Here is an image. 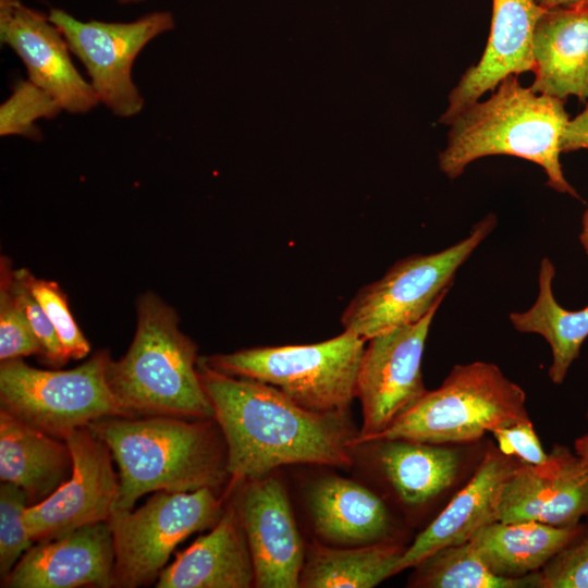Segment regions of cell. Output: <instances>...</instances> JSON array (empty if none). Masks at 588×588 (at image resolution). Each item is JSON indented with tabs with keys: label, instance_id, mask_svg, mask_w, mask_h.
I'll return each mask as SVG.
<instances>
[{
	"label": "cell",
	"instance_id": "cell-23",
	"mask_svg": "<svg viewBox=\"0 0 588 588\" xmlns=\"http://www.w3.org/2000/svg\"><path fill=\"white\" fill-rule=\"evenodd\" d=\"M72 468V454L63 439L0 409V479L23 489L28 505L47 499L70 478Z\"/></svg>",
	"mask_w": 588,
	"mask_h": 588
},
{
	"label": "cell",
	"instance_id": "cell-12",
	"mask_svg": "<svg viewBox=\"0 0 588 588\" xmlns=\"http://www.w3.org/2000/svg\"><path fill=\"white\" fill-rule=\"evenodd\" d=\"M68 443L73 468L70 478L44 501L24 510L34 542L63 537L85 525L109 520L119 490L107 444L89 427L71 431Z\"/></svg>",
	"mask_w": 588,
	"mask_h": 588
},
{
	"label": "cell",
	"instance_id": "cell-32",
	"mask_svg": "<svg viewBox=\"0 0 588 588\" xmlns=\"http://www.w3.org/2000/svg\"><path fill=\"white\" fill-rule=\"evenodd\" d=\"M537 573L539 588H588V515L579 532Z\"/></svg>",
	"mask_w": 588,
	"mask_h": 588
},
{
	"label": "cell",
	"instance_id": "cell-25",
	"mask_svg": "<svg viewBox=\"0 0 588 588\" xmlns=\"http://www.w3.org/2000/svg\"><path fill=\"white\" fill-rule=\"evenodd\" d=\"M406 547L399 541L360 547L313 542L299 578L303 588H372L396 575Z\"/></svg>",
	"mask_w": 588,
	"mask_h": 588
},
{
	"label": "cell",
	"instance_id": "cell-16",
	"mask_svg": "<svg viewBox=\"0 0 588 588\" xmlns=\"http://www.w3.org/2000/svg\"><path fill=\"white\" fill-rule=\"evenodd\" d=\"M114 542L107 522L32 546L9 575L4 588L114 587Z\"/></svg>",
	"mask_w": 588,
	"mask_h": 588
},
{
	"label": "cell",
	"instance_id": "cell-26",
	"mask_svg": "<svg viewBox=\"0 0 588 588\" xmlns=\"http://www.w3.org/2000/svg\"><path fill=\"white\" fill-rule=\"evenodd\" d=\"M554 275V265L544 257L539 267V291L534 305L525 311L511 313L510 321L519 332L538 333L544 338L552 352L549 378L561 384L588 338V306L580 310L561 307L552 291Z\"/></svg>",
	"mask_w": 588,
	"mask_h": 588
},
{
	"label": "cell",
	"instance_id": "cell-3",
	"mask_svg": "<svg viewBox=\"0 0 588 588\" xmlns=\"http://www.w3.org/2000/svg\"><path fill=\"white\" fill-rule=\"evenodd\" d=\"M568 121L564 101L534 93L510 75L487 100L474 102L452 121L439 155L440 170L454 180L479 158L515 156L540 166L549 187L579 199L560 162Z\"/></svg>",
	"mask_w": 588,
	"mask_h": 588
},
{
	"label": "cell",
	"instance_id": "cell-4",
	"mask_svg": "<svg viewBox=\"0 0 588 588\" xmlns=\"http://www.w3.org/2000/svg\"><path fill=\"white\" fill-rule=\"evenodd\" d=\"M126 354L110 358L107 381L132 416L215 419L198 373L197 346L179 328L175 310L157 294H142Z\"/></svg>",
	"mask_w": 588,
	"mask_h": 588
},
{
	"label": "cell",
	"instance_id": "cell-19",
	"mask_svg": "<svg viewBox=\"0 0 588 588\" xmlns=\"http://www.w3.org/2000/svg\"><path fill=\"white\" fill-rule=\"evenodd\" d=\"M375 466L396 500L408 510L424 509L454 487L467 466L468 444H432L406 439H377ZM363 444V443H362Z\"/></svg>",
	"mask_w": 588,
	"mask_h": 588
},
{
	"label": "cell",
	"instance_id": "cell-9",
	"mask_svg": "<svg viewBox=\"0 0 588 588\" xmlns=\"http://www.w3.org/2000/svg\"><path fill=\"white\" fill-rule=\"evenodd\" d=\"M216 489L157 491L132 512L108 523L114 542V587L137 588L155 580L175 547L195 531L212 528L224 511Z\"/></svg>",
	"mask_w": 588,
	"mask_h": 588
},
{
	"label": "cell",
	"instance_id": "cell-5",
	"mask_svg": "<svg viewBox=\"0 0 588 588\" xmlns=\"http://www.w3.org/2000/svg\"><path fill=\"white\" fill-rule=\"evenodd\" d=\"M524 390L492 363L455 365L441 385L427 391L377 439L432 444H471L487 432L530 420ZM365 443V442H364Z\"/></svg>",
	"mask_w": 588,
	"mask_h": 588
},
{
	"label": "cell",
	"instance_id": "cell-30",
	"mask_svg": "<svg viewBox=\"0 0 588 588\" xmlns=\"http://www.w3.org/2000/svg\"><path fill=\"white\" fill-rule=\"evenodd\" d=\"M62 110L58 101L32 81L19 82L12 95L0 107V134L38 138L34 122L51 119Z\"/></svg>",
	"mask_w": 588,
	"mask_h": 588
},
{
	"label": "cell",
	"instance_id": "cell-13",
	"mask_svg": "<svg viewBox=\"0 0 588 588\" xmlns=\"http://www.w3.org/2000/svg\"><path fill=\"white\" fill-rule=\"evenodd\" d=\"M238 485L233 502L250 550L255 587H299L306 548L282 481L264 476Z\"/></svg>",
	"mask_w": 588,
	"mask_h": 588
},
{
	"label": "cell",
	"instance_id": "cell-21",
	"mask_svg": "<svg viewBox=\"0 0 588 588\" xmlns=\"http://www.w3.org/2000/svg\"><path fill=\"white\" fill-rule=\"evenodd\" d=\"M157 588L255 587L254 564L247 538L234 502L211 530L176 554L163 568Z\"/></svg>",
	"mask_w": 588,
	"mask_h": 588
},
{
	"label": "cell",
	"instance_id": "cell-33",
	"mask_svg": "<svg viewBox=\"0 0 588 588\" xmlns=\"http://www.w3.org/2000/svg\"><path fill=\"white\" fill-rule=\"evenodd\" d=\"M12 283L30 328L40 344L41 357L52 366L65 364L68 359L51 322L20 277L17 269L13 271Z\"/></svg>",
	"mask_w": 588,
	"mask_h": 588
},
{
	"label": "cell",
	"instance_id": "cell-14",
	"mask_svg": "<svg viewBox=\"0 0 588 588\" xmlns=\"http://www.w3.org/2000/svg\"><path fill=\"white\" fill-rule=\"evenodd\" d=\"M588 515V464L569 448L554 444L544 463L518 460L504 486L499 522H539L575 527Z\"/></svg>",
	"mask_w": 588,
	"mask_h": 588
},
{
	"label": "cell",
	"instance_id": "cell-34",
	"mask_svg": "<svg viewBox=\"0 0 588 588\" xmlns=\"http://www.w3.org/2000/svg\"><path fill=\"white\" fill-rule=\"evenodd\" d=\"M491 433L498 442V449L509 456L532 465L542 464L548 458L531 419L494 429Z\"/></svg>",
	"mask_w": 588,
	"mask_h": 588
},
{
	"label": "cell",
	"instance_id": "cell-7",
	"mask_svg": "<svg viewBox=\"0 0 588 588\" xmlns=\"http://www.w3.org/2000/svg\"><path fill=\"white\" fill-rule=\"evenodd\" d=\"M109 352L98 351L69 370H45L22 358L0 364V404L25 424L63 439L108 416L134 417L113 395L107 381Z\"/></svg>",
	"mask_w": 588,
	"mask_h": 588
},
{
	"label": "cell",
	"instance_id": "cell-31",
	"mask_svg": "<svg viewBox=\"0 0 588 588\" xmlns=\"http://www.w3.org/2000/svg\"><path fill=\"white\" fill-rule=\"evenodd\" d=\"M28 506L25 491L11 482L0 486V576L5 578L22 555L34 544L25 522Z\"/></svg>",
	"mask_w": 588,
	"mask_h": 588
},
{
	"label": "cell",
	"instance_id": "cell-15",
	"mask_svg": "<svg viewBox=\"0 0 588 588\" xmlns=\"http://www.w3.org/2000/svg\"><path fill=\"white\" fill-rule=\"evenodd\" d=\"M0 39L24 62L28 79L51 95L62 110L83 113L99 101L78 73L60 29L21 0H0Z\"/></svg>",
	"mask_w": 588,
	"mask_h": 588
},
{
	"label": "cell",
	"instance_id": "cell-17",
	"mask_svg": "<svg viewBox=\"0 0 588 588\" xmlns=\"http://www.w3.org/2000/svg\"><path fill=\"white\" fill-rule=\"evenodd\" d=\"M544 9L535 0H492L490 33L480 60L449 95L439 122L450 125L467 107L510 75L534 71L532 35Z\"/></svg>",
	"mask_w": 588,
	"mask_h": 588
},
{
	"label": "cell",
	"instance_id": "cell-27",
	"mask_svg": "<svg viewBox=\"0 0 588 588\" xmlns=\"http://www.w3.org/2000/svg\"><path fill=\"white\" fill-rule=\"evenodd\" d=\"M408 587L539 588L538 573L505 578L492 573L468 541L433 551L415 566Z\"/></svg>",
	"mask_w": 588,
	"mask_h": 588
},
{
	"label": "cell",
	"instance_id": "cell-39",
	"mask_svg": "<svg viewBox=\"0 0 588 588\" xmlns=\"http://www.w3.org/2000/svg\"><path fill=\"white\" fill-rule=\"evenodd\" d=\"M118 1L121 4H130V3H138V2H142L144 0H118Z\"/></svg>",
	"mask_w": 588,
	"mask_h": 588
},
{
	"label": "cell",
	"instance_id": "cell-29",
	"mask_svg": "<svg viewBox=\"0 0 588 588\" xmlns=\"http://www.w3.org/2000/svg\"><path fill=\"white\" fill-rule=\"evenodd\" d=\"M17 272L51 322L66 359L84 358L90 352V345L73 318L59 284L36 278L26 268L17 269Z\"/></svg>",
	"mask_w": 588,
	"mask_h": 588
},
{
	"label": "cell",
	"instance_id": "cell-24",
	"mask_svg": "<svg viewBox=\"0 0 588 588\" xmlns=\"http://www.w3.org/2000/svg\"><path fill=\"white\" fill-rule=\"evenodd\" d=\"M539 522H494L468 540L489 569L505 578H520L540 571L580 530Z\"/></svg>",
	"mask_w": 588,
	"mask_h": 588
},
{
	"label": "cell",
	"instance_id": "cell-40",
	"mask_svg": "<svg viewBox=\"0 0 588 588\" xmlns=\"http://www.w3.org/2000/svg\"><path fill=\"white\" fill-rule=\"evenodd\" d=\"M586 418H587V420H588V408H587V412H586Z\"/></svg>",
	"mask_w": 588,
	"mask_h": 588
},
{
	"label": "cell",
	"instance_id": "cell-20",
	"mask_svg": "<svg viewBox=\"0 0 588 588\" xmlns=\"http://www.w3.org/2000/svg\"><path fill=\"white\" fill-rule=\"evenodd\" d=\"M307 505L315 532L332 546L397 541L385 502L355 480L336 475L319 478L308 489Z\"/></svg>",
	"mask_w": 588,
	"mask_h": 588
},
{
	"label": "cell",
	"instance_id": "cell-36",
	"mask_svg": "<svg viewBox=\"0 0 588 588\" xmlns=\"http://www.w3.org/2000/svg\"><path fill=\"white\" fill-rule=\"evenodd\" d=\"M537 4L543 9L552 8H574L588 5V0H535Z\"/></svg>",
	"mask_w": 588,
	"mask_h": 588
},
{
	"label": "cell",
	"instance_id": "cell-35",
	"mask_svg": "<svg viewBox=\"0 0 588 588\" xmlns=\"http://www.w3.org/2000/svg\"><path fill=\"white\" fill-rule=\"evenodd\" d=\"M579 149H588V103L578 115L568 121L561 139L562 152Z\"/></svg>",
	"mask_w": 588,
	"mask_h": 588
},
{
	"label": "cell",
	"instance_id": "cell-6",
	"mask_svg": "<svg viewBox=\"0 0 588 588\" xmlns=\"http://www.w3.org/2000/svg\"><path fill=\"white\" fill-rule=\"evenodd\" d=\"M366 342L343 330L314 344L252 347L200 358L224 373L270 384L309 411L343 413L356 397Z\"/></svg>",
	"mask_w": 588,
	"mask_h": 588
},
{
	"label": "cell",
	"instance_id": "cell-18",
	"mask_svg": "<svg viewBox=\"0 0 588 588\" xmlns=\"http://www.w3.org/2000/svg\"><path fill=\"white\" fill-rule=\"evenodd\" d=\"M517 462L499 449L486 451L468 481L406 547L397 574L438 549L468 541L478 529L498 522L501 495Z\"/></svg>",
	"mask_w": 588,
	"mask_h": 588
},
{
	"label": "cell",
	"instance_id": "cell-22",
	"mask_svg": "<svg viewBox=\"0 0 588 588\" xmlns=\"http://www.w3.org/2000/svg\"><path fill=\"white\" fill-rule=\"evenodd\" d=\"M534 93L588 99V5L544 9L532 35Z\"/></svg>",
	"mask_w": 588,
	"mask_h": 588
},
{
	"label": "cell",
	"instance_id": "cell-38",
	"mask_svg": "<svg viewBox=\"0 0 588 588\" xmlns=\"http://www.w3.org/2000/svg\"><path fill=\"white\" fill-rule=\"evenodd\" d=\"M579 240L586 255L588 256V209L583 215Z\"/></svg>",
	"mask_w": 588,
	"mask_h": 588
},
{
	"label": "cell",
	"instance_id": "cell-1",
	"mask_svg": "<svg viewBox=\"0 0 588 588\" xmlns=\"http://www.w3.org/2000/svg\"><path fill=\"white\" fill-rule=\"evenodd\" d=\"M198 373L226 444L231 487L283 465H352L359 431L347 412L309 411L270 384L224 373L200 357Z\"/></svg>",
	"mask_w": 588,
	"mask_h": 588
},
{
	"label": "cell",
	"instance_id": "cell-10",
	"mask_svg": "<svg viewBox=\"0 0 588 588\" xmlns=\"http://www.w3.org/2000/svg\"><path fill=\"white\" fill-rule=\"evenodd\" d=\"M48 17L85 65L99 101L119 117L137 114L144 99L131 77L133 62L152 38L174 27L172 14L152 12L128 23L82 22L51 9Z\"/></svg>",
	"mask_w": 588,
	"mask_h": 588
},
{
	"label": "cell",
	"instance_id": "cell-37",
	"mask_svg": "<svg viewBox=\"0 0 588 588\" xmlns=\"http://www.w3.org/2000/svg\"><path fill=\"white\" fill-rule=\"evenodd\" d=\"M574 451L588 464V433L574 441Z\"/></svg>",
	"mask_w": 588,
	"mask_h": 588
},
{
	"label": "cell",
	"instance_id": "cell-8",
	"mask_svg": "<svg viewBox=\"0 0 588 588\" xmlns=\"http://www.w3.org/2000/svg\"><path fill=\"white\" fill-rule=\"evenodd\" d=\"M495 225V216L488 215L465 238L448 248L397 260L380 279L354 295L341 316L344 330L368 341L420 320L436 305H441L458 268Z\"/></svg>",
	"mask_w": 588,
	"mask_h": 588
},
{
	"label": "cell",
	"instance_id": "cell-2",
	"mask_svg": "<svg viewBox=\"0 0 588 588\" xmlns=\"http://www.w3.org/2000/svg\"><path fill=\"white\" fill-rule=\"evenodd\" d=\"M88 427L119 466L112 514L132 511L151 491L217 490L230 479L226 444L216 419L108 416Z\"/></svg>",
	"mask_w": 588,
	"mask_h": 588
},
{
	"label": "cell",
	"instance_id": "cell-11",
	"mask_svg": "<svg viewBox=\"0 0 588 588\" xmlns=\"http://www.w3.org/2000/svg\"><path fill=\"white\" fill-rule=\"evenodd\" d=\"M436 305L420 320L395 327L368 340L357 373L363 426L355 445L387 429L428 390L421 373L425 343Z\"/></svg>",
	"mask_w": 588,
	"mask_h": 588
},
{
	"label": "cell",
	"instance_id": "cell-28",
	"mask_svg": "<svg viewBox=\"0 0 588 588\" xmlns=\"http://www.w3.org/2000/svg\"><path fill=\"white\" fill-rule=\"evenodd\" d=\"M11 260L0 259V360L41 356L40 344L35 336L24 308L13 289Z\"/></svg>",
	"mask_w": 588,
	"mask_h": 588
}]
</instances>
